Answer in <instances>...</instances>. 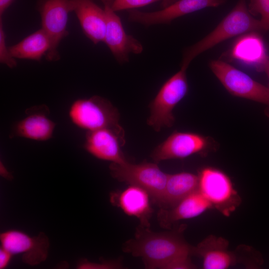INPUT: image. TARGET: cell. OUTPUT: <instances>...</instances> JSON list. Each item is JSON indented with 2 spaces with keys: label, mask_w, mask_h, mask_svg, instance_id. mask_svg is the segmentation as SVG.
<instances>
[{
  "label": "cell",
  "mask_w": 269,
  "mask_h": 269,
  "mask_svg": "<svg viewBox=\"0 0 269 269\" xmlns=\"http://www.w3.org/2000/svg\"><path fill=\"white\" fill-rule=\"evenodd\" d=\"M140 231L135 239L127 242L125 250L141 257L146 268L163 269L172 260L192 254V247L177 232L155 233L147 229Z\"/></svg>",
  "instance_id": "6da1fadb"
},
{
  "label": "cell",
  "mask_w": 269,
  "mask_h": 269,
  "mask_svg": "<svg viewBox=\"0 0 269 269\" xmlns=\"http://www.w3.org/2000/svg\"><path fill=\"white\" fill-rule=\"evenodd\" d=\"M264 30L260 20L249 12L245 0H239L233 9L210 33L184 50L181 67L187 68L198 55L233 37Z\"/></svg>",
  "instance_id": "7a4b0ae2"
},
{
  "label": "cell",
  "mask_w": 269,
  "mask_h": 269,
  "mask_svg": "<svg viewBox=\"0 0 269 269\" xmlns=\"http://www.w3.org/2000/svg\"><path fill=\"white\" fill-rule=\"evenodd\" d=\"M186 68L180 69L166 80L149 104L147 124L155 131L170 128L175 123L173 111L188 91Z\"/></svg>",
  "instance_id": "3957f363"
},
{
  "label": "cell",
  "mask_w": 269,
  "mask_h": 269,
  "mask_svg": "<svg viewBox=\"0 0 269 269\" xmlns=\"http://www.w3.org/2000/svg\"><path fill=\"white\" fill-rule=\"evenodd\" d=\"M69 115L74 124L87 131L122 127L118 109L110 101L97 95L74 101Z\"/></svg>",
  "instance_id": "277c9868"
},
{
  "label": "cell",
  "mask_w": 269,
  "mask_h": 269,
  "mask_svg": "<svg viewBox=\"0 0 269 269\" xmlns=\"http://www.w3.org/2000/svg\"><path fill=\"white\" fill-rule=\"evenodd\" d=\"M198 190L223 215L228 216L239 206L241 198L230 177L210 166L199 172Z\"/></svg>",
  "instance_id": "5b68a950"
},
{
  "label": "cell",
  "mask_w": 269,
  "mask_h": 269,
  "mask_svg": "<svg viewBox=\"0 0 269 269\" xmlns=\"http://www.w3.org/2000/svg\"><path fill=\"white\" fill-rule=\"evenodd\" d=\"M109 168L114 178L144 189L155 202L160 204L168 174L162 171L156 163H111Z\"/></svg>",
  "instance_id": "8992f818"
},
{
  "label": "cell",
  "mask_w": 269,
  "mask_h": 269,
  "mask_svg": "<svg viewBox=\"0 0 269 269\" xmlns=\"http://www.w3.org/2000/svg\"><path fill=\"white\" fill-rule=\"evenodd\" d=\"M209 66L231 94L263 104L269 108V86L259 83L245 73L222 60H212Z\"/></svg>",
  "instance_id": "52a82bcc"
},
{
  "label": "cell",
  "mask_w": 269,
  "mask_h": 269,
  "mask_svg": "<svg viewBox=\"0 0 269 269\" xmlns=\"http://www.w3.org/2000/svg\"><path fill=\"white\" fill-rule=\"evenodd\" d=\"M37 8L41 16V28L52 41L53 61H56L60 58L59 45L69 34L68 14L72 11L70 0H38Z\"/></svg>",
  "instance_id": "ba28073f"
},
{
  "label": "cell",
  "mask_w": 269,
  "mask_h": 269,
  "mask_svg": "<svg viewBox=\"0 0 269 269\" xmlns=\"http://www.w3.org/2000/svg\"><path fill=\"white\" fill-rule=\"evenodd\" d=\"M210 146L207 137L192 132L175 131L157 145L151 153L156 162L173 159H183L203 153Z\"/></svg>",
  "instance_id": "9c48e42d"
},
{
  "label": "cell",
  "mask_w": 269,
  "mask_h": 269,
  "mask_svg": "<svg viewBox=\"0 0 269 269\" xmlns=\"http://www.w3.org/2000/svg\"><path fill=\"white\" fill-rule=\"evenodd\" d=\"M226 0H178L161 10L143 12L130 9L128 19L148 26L159 24H170L172 20L184 15L208 7H217Z\"/></svg>",
  "instance_id": "30bf717a"
},
{
  "label": "cell",
  "mask_w": 269,
  "mask_h": 269,
  "mask_svg": "<svg viewBox=\"0 0 269 269\" xmlns=\"http://www.w3.org/2000/svg\"><path fill=\"white\" fill-rule=\"evenodd\" d=\"M125 142L122 127L105 128L87 131L84 147L98 159L121 164L128 162L122 149Z\"/></svg>",
  "instance_id": "8fae6325"
},
{
  "label": "cell",
  "mask_w": 269,
  "mask_h": 269,
  "mask_svg": "<svg viewBox=\"0 0 269 269\" xmlns=\"http://www.w3.org/2000/svg\"><path fill=\"white\" fill-rule=\"evenodd\" d=\"M1 247L13 254H22L23 262L31 266L44 261L48 256L49 240L43 233L31 237L20 231L3 232L0 236Z\"/></svg>",
  "instance_id": "7c38bea8"
},
{
  "label": "cell",
  "mask_w": 269,
  "mask_h": 269,
  "mask_svg": "<svg viewBox=\"0 0 269 269\" xmlns=\"http://www.w3.org/2000/svg\"><path fill=\"white\" fill-rule=\"evenodd\" d=\"M104 9L107 23L103 42L119 63L128 62L130 54L141 53L143 46L137 39L126 32L120 17L111 7H104Z\"/></svg>",
  "instance_id": "4fadbf2b"
},
{
  "label": "cell",
  "mask_w": 269,
  "mask_h": 269,
  "mask_svg": "<svg viewBox=\"0 0 269 269\" xmlns=\"http://www.w3.org/2000/svg\"><path fill=\"white\" fill-rule=\"evenodd\" d=\"M27 116L12 127L10 138L22 137L36 140H46L52 137L55 124L47 116L49 110L45 105L27 109Z\"/></svg>",
  "instance_id": "5bb4252c"
},
{
  "label": "cell",
  "mask_w": 269,
  "mask_h": 269,
  "mask_svg": "<svg viewBox=\"0 0 269 269\" xmlns=\"http://www.w3.org/2000/svg\"><path fill=\"white\" fill-rule=\"evenodd\" d=\"M70 2L87 37L95 44L103 42L107 23L105 9L93 0H70Z\"/></svg>",
  "instance_id": "9a60e30c"
},
{
  "label": "cell",
  "mask_w": 269,
  "mask_h": 269,
  "mask_svg": "<svg viewBox=\"0 0 269 269\" xmlns=\"http://www.w3.org/2000/svg\"><path fill=\"white\" fill-rule=\"evenodd\" d=\"M228 247L226 239L210 235L192 247V254L202 260L203 269H226L234 266L237 261L236 256Z\"/></svg>",
  "instance_id": "2e32d148"
},
{
  "label": "cell",
  "mask_w": 269,
  "mask_h": 269,
  "mask_svg": "<svg viewBox=\"0 0 269 269\" xmlns=\"http://www.w3.org/2000/svg\"><path fill=\"white\" fill-rule=\"evenodd\" d=\"M229 55L230 58L254 66L259 71L263 70L269 59L262 38L255 31L245 33L238 38Z\"/></svg>",
  "instance_id": "e0dca14e"
},
{
  "label": "cell",
  "mask_w": 269,
  "mask_h": 269,
  "mask_svg": "<svg viewBox=\"0 0 269 269\" xmlns=\"http://www.w3.org/2000/svg\"><path fill=\"white\" fill-rule=\"evenodd\" d=\"M150 197L144 189L130 185L120 193H114L111 199L112 203L121 208L127 215L135 217L142 225L147 226L152 212Z\"/></svg>",
  "instance_id": "ac0fdd59"
},
{
  "label": "cell",
  "mask_w": 269,
  "mask_h": 269,
  "mask_svg": "<svg viewBox=\"0 0 269 269\" xmlns=\"http://www.w3.org/2000/svg\"><path fill=\"white\" fill-rule=\"evenodd\" d=\"M8 49L11 55L15 59L40 61L45 57L48 61H53L52 41L42 28L18 43L9 46Z\"/></svg>",
  "instance_id": "d6986e66"
},
{
  "label": "cell",
  "mask_w": 269,
  "mask_h": 269,
  "mask_svg": "<svg viewBox=\"0 0 269 269\" xmlns=\"http://www.w3.org/2000/svg\"><path fill=\"white\" fill-rule=\"evenodd\" d=\"M213 208L212 204L198 190L181 200L169 210H161L158 214L162 224L198 216Z\"/></svg>",
  "instance_id": "ffe728a7"
},
{
  "label": "cell",
  "mask_w": 269,
  "mask_h": 269,
  "mask_svg": "<svg viewBox=\"0 0 269 269\" xmlns=\"http://www.w3.org/2000/svg\"><path fill=\"white\" fill-rule=\"evenodd\" d=\"M198 189V175L188 172L168 174L166 185L159 205L164 208H172Z\"/></svg>",
  "instance_id": "44dd1931"
},
{
  "label": "cell",
  "mask_w": 269,
  "mask_h": 269,
  "mask_svg": "<svg viewBox=\"0 0 269 269\" xmlns=\"http://www.w3.org/2000/svg\"><path fill=\"white\" fill-rule=\"evenodd\" d=\"M178 0H114L111 8L114 11L130 10L142 7L155 2L160 1L163 8L170 5Z\"/></svg>",
  "instance_id": "7402d4cb"
},
{
  "label": "cell",
  "mask_w": 269,
  "mask_h": 269,
  "mask_svg": "<svg viewBox=\"0 0 269 269\" xmlns=\"http://www.w3.org/2000/svg\"><path fill=\"white\" fill-rule=\"evenodd\" d=\"M248 8L251 14L261 15L264 30H269V0H250Z\"/></svg>",
  "instance_id": "603a6c76"
},
{
  "label": "cell",
  "mask_w": 269,
  "mask_h": 269,
  "mask_svg": "<svg viewBox=\"0 0 269 269\" xmlns=\"http://www.w3.org/2000/svg\"><path fill=\"white\" fill-rule=\"evenodd\" d=\"M0 62L10 68L17 66L15 58L11 55L6 43V35L3 29V21L0 17Z\"/></svg>",
  "instance_id": "cb8c5ba5"
},
{
  "label": "cell",
  "mask_w": 269,
  "mask_h": 269,
  "mask_svg": "<svg viewBox=\"0 0 269 269\" xmlns=\"http://www.w3.org/2000/svg\"><path fill=\"white\" fill-rule=\"evenodd\" d=\"M190 255L179 257L167 263L163 269H191L196 266L191 262Z\"/></svg>",
  "instance_id": "d4e9b609"
},
{
  "label": "cell",
  "mask_w": 269,
  "mask_h": 269,
  "mask_svg": "<svg viewBox=\"0 0 269 269\" xmlns=\"http://www.w3.org/2000/svg\"><path fill=\"white\" fill-rule=\"evenodd\" d=\"M121 266L115 262H105L99 263L90 262L87 261H81L77 266L81 269H118Z\"/></svg>",
  "instance_id": "484cf974"
},
{
  "label": "cell",
  "mask_w": 269,
  "mask_h": 269,
  "mask_svg": "<svg viewBox=\"0 0 269 269\" xmlns=\"http://www.w3.org/2000/svg\"><path fill=\"white\" fill-rule=\"evenodd\" d=\"M12 254L1 248L0 250V269L5 268L9 263Z\"/></svg>",
  "instance_id": "4316f807"
},
{
  "label": "cell",
  "mask_w": 269,
  "mask_h": 269,
  "mask_svg": "<svg viewBox=\"0 0 269 269\" xmlns=\"http://www.w3.org/2000/svg\"><path fill=\"white\" fill-rule=\"evenodd\" d=\"M14 0H0V16L3 14L7 8L12 3Z\"/></svg>",
  "instance_id": "83f0119b"
},
{
  "label": "cell",
  "mask_w": 269,
  "mask_h": 269,
  "mask_svg": "<svg viewBox=\"0 0 269 269\" xmlns=\"http://www.w3.org/2000/svg\"><path fill=\"white\" fill-rule=\"evenodd\" d=\"M0 175L3 177L8 180H11L13 178L11 173L6 169V167L1 162H0Z\"/></svg>",
  "instance_id": "f1b7e54d"
},
{
  "label": "cell",
  "mask_w": 269,
  "mask_h": 269,
  "mask_svg": "<svg viewBox=\"0 0 269 269\" xmlns=\"http://www.w3.org/2000/svg\"><path fill=\"white\" fill-rule=\"evenodd\" d=\"M103 3L104 7H112L114 0H100Z\"/></svg>",
  "instance_id": "f546056e"
},
{
  "label": "cell",
  "mask_w": 269,
  "mask_h": 269,
  "mask_svg": "<svg viewBox=\"0 0 269 269\" xmlns=\"http://www.w3.org/2000/svg\"><path fill=\"white\" fill-rule=\"evenodd\" d=\"M263 71H265L266 73L269 81V59L266 62V64H265Z\"/></svg>",
  "instance_id": "4dcf8cb0"
}]
</instances>
